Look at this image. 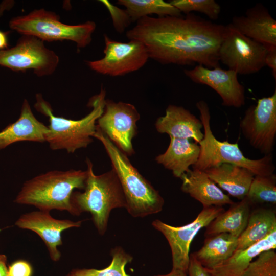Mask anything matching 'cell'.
I'll use <instances>...</instances> for the list:
<instances>
[{
  "label": "cell",
  "mask_w": 276,
  "mask_h": 276,
  "mask_svg": "<svg viewBox=\"0 0 276 276\" xmlns=\"http://www.w3.org/2000/svg\"><path fill=\"white\" fill-rule=\"evenodd\" d=\"M225 26L194 14L152 17L136 21L126 32L129 40L142 42L149 58L162 64L219 66L218 51Z\"/></svg>",
  "instance_id": "cell-1"
},
{
  "label": "cell",
  "mask_w": 276,
  "mask_h": 276,
  "mask_svg": "<svg viewBox=\"0 0 276 276\" xmlns=\"http://www.w3.org/2000/svg\"><path fill=\"white\" fill-rule=\"evenodd\" d=\"M87 176V170L50 171L26 181L14 201L40 211H66L77 215L71 197L75 189H84Z\"/></svg>",
  "instance_id": "cell-2"
},
{
  "label": "cell",
  "mask_w": 276,
  "mask_h": 276,
  "mask_svg": "<svg viewBox=\"0 0 276 276\" xmlns=\"http://www.w3.org/2000/svg\"><path fill=\"white\" fill-rule=\"evenodd\" d=\"M93 137L103 144L110 159L124 194L128 212L134 217H144L160 212L164 204L163 198L132 165L128 156L97 125Z\"/></svg>",
  "instance_id": "cell-3"
},
{
  "label": "cell",
  "mask_w": 276,
  "mask_h": 276,
  "mask_svg": "<svg viewBox=\"0 0 276 276\" xmlns=\"http://www.w3.org/2000/svg\"><path fill=\"white\" fill-rule=\"evenodd\" d=\"M105 96L106 91L102 87L100 93L89 101L88 105L92 107L91 111L84 118L74 120L54 116L51 105L40 94H37L34 106L49 118L46 142L50 148L65 150L73 153L79 149L87 147L93 141L96 122L103 112Z\"/></svg>",
  "instance_id": "cell-4"
},
{
  "label": "cell",
  "mask_w": 276,
  "mask_h": 276,
  "mask_svg": "<svg viewBox=\"0 0 276 276\" xmlns=\"http://www.w3.org/2000/svg\"><path fill=\"white\" fill-rule=\"evenodd\" d=\"M87 176L84 191H74L72 203L77 215L89 212L98 233L103 235L106 231L111 210L126 208L124 194L118 177L113 169L100 175H95L93 165L86 158Z\"/></svg>",
  "instance_id": "cell-5"
},
{
  "label": "cell",
  "mask_w": 276,
  "mask_h": 276,
  "mask_svg": "<svg viewBox=\"0 0 276 276\" xmlns=\"http://www.w3.org/2000/svg\"><path fill=\"white\" fill-rule=\"evenodd\" d=\"M196 106L199 111L204 136L198 144L199 156L192 169L205 171L221 164L228 163L244 168L255 176H266L274 173L275 167L272 153L264 155L258 159L246 157L237 142L231 143L227 141H220L214 135L211 128V116L207 103L200 100L196 103Z\"/></svg>",
  "instance_id": "cell-6"
},
{
  "label": "cell",
  "mask_w": 276,
  "mask_h": 276,
  "mask_svg": "<svg viewBox=\"0 0 276 276\" xmlns=\"http://www.w3.org/2000/svg\"><path fill=\"white\" fill-rule=\"evenodd\" d=\"M9 26L21 35L33 36L43 42L71 41L78 49L90 44L96 28L93 21L78 25L65 24L60 21L55 13L44 9L34 10L27 15L14 17Z\"/></svg>",
  "instance_id": "cell-7"
},
{
  "label": "cell",
  "mask_w": 276,
  "mask_h": 276,
  "mask_svg": "<svg viewBox=\"0 0 276 276\" xmlns=\"http://www.w3.org/2000/svg\"><path fill=\"white\" fill-rule=\"evenodd\" d=\"M265 45L245 36L231 23L225 26L219 51V62L237 74L259 72L265 66Z\"/></svg>",
  "instance_id": "cell-8"
},
{
  "label": "cell",
  "mask_w": 276,
  "mask_h": 276,
  "mask_svg": "<svg viewBox=\"0 0 276 276\" xmlns=\"http://www.w3.org/2000/svg\"><path fill=\"white\" fill-rule=\"evenodd\" d=\"M59 62L54 51L31 35H22L14 47L0 50V65L15 72L32 70L39 77L52 74Z\"/></svg>",
  "instance_id": "cell-9"
},
{
  "label": "cell",
  "mask_w": 276,
  "mask_h": 276,
  "mask_svg": "<svg viewBox=\"0 0 276 276\" xmlns=\"http://www.w3.org/2000/svg\"><path fill=\"white\" fill-rule=\"evenodd\" d=\"M104 56L101 59L87 61L96 72L112 77L124 76L143 67L149 58L145 45L136 40L117 41L104 34Z\"/></svg>",
  "instance_id": "cell-10"
},
{
  "label": "cell",
  "mask_w": 276,
  "mask_h": 276,
  "mask_svg": "<svg viewBox=\"0 0 276 276\" xmlns=\"http://www.w3.org/2000/svg\"><path fill=\"white\" fill-rule=\"evenodd\" d=\"M242 134L261 153H272L276 137V91L249 106L240 122Z\"/></svg>",
  "instance_id": "cell-11"
},
{
  "label": "cell",
  "mask_w": 276,
  "mask_h": 276,
  "mask_svg": "<svg viewBox=\"0 0 276 276\" xmlns=\"http://www.w3.org/2000/svg\"><path fill=\"white\" fill-rule=\"evenodd\" d=\"M225 210L222 206L203 208L191 222L181 226H173L160 220H155L152 224L161 232L167 240L171 248L172 269L187 272L190 262V244L198 232Z\"/></svg>",
  "instance_id": "cell-12"
},
{
  "label": "cell",
  "mask_w": 276,
  "mask_h": 276,
  "mask_svg": "<svg viewBox=\"0 0 276 276\" xmlns=\"http://www.w3.org/2000/svg\"><path fill=\"white\" fill-rule=\"evenodd\" d=\"M140 118L133 105L106 99L103 112L96 125L122 151L130 156L134 153L132 141L137 134L136 123Z\"/></svg>",
  "instance_id": "cell-13"
},
{
  "label": "cell",
  "mask_w": 276,
  "mask_h": 276,
  "mask_svg": "<svg viewBox=\"0 0 276 276\" xmlns=\"http://www.w3.org/2000/svg\"><path fill=\"white\" fill-rule=\"evenodd\" d=\"M184 73L194 82L213 89L221 97L222 105L240 108L245 104V88L235 71L196 65L191 70H185Z\"/></svg>",
  "instance_id": "cell-14"
},
{
  "label": "cell",
  "mask_w": 276,
  "mask_h": 276,
  "mask_svg": "<svg viewBox=\"0 0 276 276\" xmlns=\"http://www.w3.org/2000/svg\"><path fill=\"white\" fill-rule=\"evenodd\" d=\"M81 223V221L74 222L55 219L50 214V212L39 210L21 215L15 225L36 233L45 244L51 259L57 262L61 258L58 247L62 244L61 233L72 227H80Z\"/></svg>",
  "instance_id": "cell-15"
},
{
  "label": "cell",
  "mask_w": 276,
  "mask_h": 276,
  "mask_svg": "<svg viewBox=\"0 0 276 276\" xmlns=\"http://www.w3.org/2000/svg\"><path fill=\"white\" fill-rule=\"evenodd\" d=\"M231 24L256 41L265 46H276V21L261 4L248 9L244 15L233 17Z\"/></svg>",
  "instance_id": "cell-16"
},
{
  "label": "cell",
  "mask_w": 276,
  "mask_h": 276,
  "mask_svg": "<svg viewBox=\"0 0 276 276\" xmlns=\"http://www.w3.org/2000/svg\"><path fill=\"white\" fill-rule=\"evenodd\" d=\"M155 127L160 133L174 138L193 139L197 144L204 136L201 120L185 108L173 104L168 106L164 116L157 118Z\"/></svg>",
  "instance_id": "cell-17"
},
{
  "label": "cell",
  "mask_w": 276,
  "mask_h": 276,
  "mask_svg": "<svg viewBox=\"0 0 276 276\" xmlns=\"http://www.w3.org/2000/svg\"><path fill=\"white\" fill-rule=\"evenodd\" d=\"M48 127L34 115L27 100L22 104L19 118L0 132V150L21 141L46 142Z\"/></svg>",
  "instance_id": "cell-18"
},
{
  "label": "cell",
  "mask_w": 276,
  "mask_h": 276,
  "mask_svg": "<svg viewBox=\"0 0 276 276\" xmlns=\"http://www.w3.org/2000/svg\"><path fill=\"white\" fill-rule=\"evenodd\" d=\"M181 179L182 191L200 202L203 208L234 203L204 171L190 169Z\"/></svg>",
  "instance_id": "cell-19"
},
{
  "label": "cell",
  "mask_w": 276,
  "mask_h": 276,
  "mask_svg": "<svg viewBox=\"0 0 276 276\" xmlns=\"http://www.w3.org/2000/svg\"><path fill=\"white\" fill-rule=\"evenodd\" d=\"M169 145L166 151L157 155L155 161L172 171L173 175L181 178L190 170V167L197 162L199 156L198 144L188 139L170 137Z\"/></svg>",
  "instance_id": "cell-20"
},
{
  "label": "cell",
  "mask_w": 276,
  "mask_h": 276,
  "mask_svg": "<svg viewBox=\"0 0 276 276\" xmlns=\"http://www.w3.org/2000/svg\"><path fill=\"white\" fill-rule=\"evenodd\" d=\"M204 171L220 189L240 200L246 197L255 176L244 168L228 163Z\"/></svg>",
  "instance_id": "cell-21"
},
{
  "label": "cell",
  "mask_w": 276,
  "mask_h": 276,
  "mask_svg": "<svg viewBox=\"0 0 276 276\" xmlns=\"http://www.w3.org/2000/svg\"><path fill=\"white\" fill-rule=\"evenodd\" d=\"M275 248L276 231L245 249H236L226 261L208 270L214 276H241L254 259L262 252Z\"/></svg>",
  "instance_id": "cell-22"
},
{
  "label": "cell",
  "mask_w": 276,
  "mask_h": 276,
  "mask_svg": "<svg viewBox=\"0 0 276 276\" xmlns=\"http://www.w3.org/2000/svg\"><path fill=\"white\" fill-rule=\"evenodd\" d=\"M230 205L205 227V237L225 233L238 238L242 233L247 224L251 205L245 197Z\"/></svg>",
  "instance_id": "cell-23"
},
{
  "label": "cell",
  "mask_w": 276,
  "mask_h": 276,
  "mask_svg": "<svg viewBox=\"0 0 276 276\" xmlns=\"http://www.w3.org/2000/svg\"><path fill=\"white\" fill-rule=\"evenodd\" d=\"M237 244V237L220 233L206 237L201 248L192 255L205 268L212 270L231 257Z\"/></svg>",
  "instance_id": "cell-24"
},
{
  "label": "cell",
  "mask_w": 276,
  "mask_h": 276,
  "mask_svg": "<svg viewBox=\"0 0 276 276\" xmlns=\"http://www.w3.org/2000/svg\"><path fill=\"white\" fill-rule=\"evenodd\" d=\"M276 231L273 209L259 208L250 212L247 224L238 238L237 249H244L265 239Z\"/></svg>",
  "instance_id": "cell-25"
},
{
  "label": "cell",
  "mask_w": 276,
  "mask_h": 276,
  "mask_svg": "<svg viewBox=\"0 0 276 276\" xmlns=\"http://www.w3.org/2000/svg\"><path fill=\"white\" fill-rule=\"evenodd\" d=\"M117 4L126 8L132 21L152 14L158 17L181 16L179 10L163 0H118Z\"/></svg>",
  "instance_id": "cell-26"
},
{
  "label": "cell",
  "mask_w": 276,
  "mask_h": 276,
  "mask_svg": "<svg viewBox=\"0 0 276 276\" xmlns=\"http://www.w3.org/2000/svg\"><path fill=\"white\" fill-rule=\"evenodd\" d=\"M112 261L106 268L101 269L83 268L72 269L66 276H129L125 271V266L131 262L132 257L121 247L111 250Z\"/></svg>",
  "instance_id": "cell-27"
},
{
  "label": "cell",
  "mask_w": 276,
  "mask_h": 276,
  "mask_svg": "<svg viewBox=\"0 0 276 276\" xmlns=\"http://www.w3.org/2000/svg\"><path fill=\"white\" fill-rule=\"evenodd\" d=\"M251 205L268 203H276V176L255 175L246 196Z\"/></svg>",
  "instance_id": "cell-28"
},
{
  "label": "cell",
  "mask_w": 276,
  "mask_h": 276,
  "mask_svg": "<svg viewBox=\"0 0 276 276\" xmlns=\"http://www.w3.org/2000/svg\"><path fill=\"white\" fill-rule=\"evenodd\" d=\"M169 2L181 13L188 14L198 12L214 20L218 19L221 12L220 6L214 0H172Z\"/></svg>",
  "instance_id": "cell-29"
},
{
  "label": "cell",
  "mask_w": 276,
  "mask_h": 276,
  "mask_svg": "<svg viewBox=\"0 0 276 276\" xmlns=\"http://www.w3.org/2000/svg\"><path fill=\"white\" fill-rule=\"evenodd\" d=\"M241 276H276V252L270 250L261 253Z\"/></svg>",
  "instance_id": "cell-30"
},
{
  "label": "cell",
  "mask_w": 276,
  "mask_h": 276,
  "mask_svg": "<svg viewBox=\"0 0 276 276\" xmlns=\"http://www.w3.org/2000/svg\"><path fill=\"white\" fill-rule=\"evenodd\" d=\"M100 1L107 8L110 13L113 25L116 31L119 33H123L132 21L126 10L116 7L107 0Z\"/></svg>",
  "instance_id": "cell-31"
},
{
  "label": "cell",
  "mask_w": 276,
  "mask_h": 276,
  "mask_svg": "<svg viewBox=\"0 0 276 276\" xmlns=\"http://www.w3.org/2000/svg\"><path fill=\"white\" fill-rule=\"evenodd\" d=\"M32 268L27 261L18 260L8 268V276H31Z\"/></svg>",
  "instance_id": "cell-32"
},
{
  "label": "cell",
  "mask_w": 276,
  "mask_h": 276,
  "mask_svg": "<svg viewBox=\"0 0 276 276\" xmlns=\"http://www.w3.org/2000/svg\"><path fill=\"white\" fill-rule=\"evenodd\" d=\"M188 276H214L191 254L187 270Z\"/></svg>",
  "instance_id": "cell-33"
},
{
  "label": "cell",
  "mask_w": 276,
  "mask_h": 276,
  "mask_svg": "<svg viewBox=\"0 0 276 276\" xmlns=\"http://www.w3.org/2000/svg\"><path fill=\"white\" fill-rule=\"evenodd\" d=\"M265 56V65L272 70V73L274 79H276V46L268 45Z\"/></svg>",
  "instance_id": "cell-34"
},
{
  "label": "cell",
  "mask_w": 276,
  "mask_h": 276,
  "mask_svg": "<svg viewBox=\"0 0 276 276\" xmlns=\"http://www.w3.org/2000/svg\"><path fill=\"white\" fill-rule=\"evenodd\" d=\"M0 276H8V268L7 266V257L0 254Z\"/></svg>",
  "instance_id": "cell-35"
},
{
  "label": "cell",
  "mask_w": 276,
  "mask_h": 276,
  "mask_svg": "<svg viewBox=\"0 0 276 276\" xmlns=\"http://www.w3.org/2000/svg\"><path fill=\"white\" fill-rule=\"evenodd\" d=\"M7 33L0 31V50L8 49Z\"/></svg>",
  "instance_id": "cell-36"
},
{
  "label": "cell",
  "mask_w": 276,
  "mask_h": 276,
  "mask_svg": "<svg viewBox=\"0 0 276 276\" xmlns=\"http://www.w3.org/2000/svg\"><path fill=\"white\" fill-rule=\"evenodd\" d=\"M154 276H188L187 272L179 269H172L171 272L166 274L157 275Z\"/></svg>",
  "instance_id": "cell-37"
}]
</instances>
